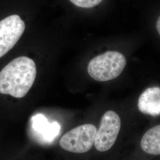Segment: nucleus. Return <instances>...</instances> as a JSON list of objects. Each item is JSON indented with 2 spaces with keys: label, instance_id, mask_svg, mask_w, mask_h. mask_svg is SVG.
I'll list each match as a JSON object with an SVG mask.
<instances>
[{
  "label": "nucleus",
  "instance_id": "1",
  "mask_svg": "<svg viewBox=\"0 0 160 160\" xmlns=\"http://www.w3.org/2000/svg\"><path fill=\"white\" fill-rule=\"evenodd\" d=\"M36 67L26 57L13 59L0 72V93L16 98L24 97L34 83Z\"/></svg>",
  "mask_w": 160,
  "mask_h": 160
},
{
  "label": "nucleus",
  "instance_id": "2",
  "mask_svg": "<svg viewBox=\"0 0 160 160\" xmlns=\"http://www.w3.org/2000/svg\"><path fill=\"white\" fill-rule=\"evenodd\" d=\"M126 64V58L120 52L108 51L92 59L88 65V72L97 81H108L118 77Z\"/></svg>",
  "mask_w": 160,
  "mask_h": 160
},
{
  "label": "nucleus",
  "instance_id": "3",
  "mask_svg": "<svg viewBox=\"0 0 160 160\" xmlns=\"http://www.w3.org/2000/svg\"><path fill=\"white\" fill-rule=\"evenodd\" d=\"M97 129L92 124H84L67 132L61 138L59 145L62 148L73 153H85L92 149Z\"/></svg>",
  "mask_w": 160,
  "mask_h": 160
},
{
  "label": "nucleus",
  "instance_id": "4",
  "mask_svg": "<svg viewBox=\"0 0 160 160\" xmlns=\"http://www.w3.org/2000/svg\"><path fill=\"white\" fill-rule=\"evenodd\" d=\"M121 127V120L113 111L106 112L102 117L94 140V147L100 152L109 150L114 145Z\"/></svg>",
  "mask_w": 160,
  "mask_h": 160
},
{
  "label": "nucleus",
  "instance_id": "5",
  "mask_svg": "<svg viewBox=\"0 0 160 160\" xmlns=\"http://www.w3.org/2000/svg\"><path fill=\"white\" fill-rule=\"evenodd\" d=\"M25 30V24L18 15L6 17L0 22V58L15 46Z\"/></svg>",
  "mask_w": 160,
  "mask_h": 160
},
{
  "label": "nucleus",
  "instance_id": "6",
  "mask_svg": "<svg viewBox=\"0 0 160 160\" xmlns=\"http://www.w3.org/2000/svg\"><path fill=\"white\" fill-rule=\"evenodd\" d=\"M138 106L139 110L144 114L153 116L160 115V87L147 88L139 98Z\"/></svg>",
  "mask_w": 160,
  "mask_h": 160
},
{
  "label": "nucleus",
  "instance_id": "7",
  "mask_svg": "<svg viewBox=\"0 0 160 160\" xmlns=\"http://www.w3.org/2000/svg\"><path fill=\"white\" fill-rule=\"evenodd\" d=\"M32 126L43 140L50 142L57 137L61 126L57 122L49 123L46 117L42 114H38L32 118Z\"/></svg>",
  "mask_w": 160,
  "mask_h": 160
},
{
  "label": "nucleus",
  "instance_id": "8",
  "mask_svg": "<svg viewBox=\"0 0 160 160\" xmlns=\"http://www.w3.org/2000/svg\"><path fill=\"white\" fill-rule=\"evenodd\" d=\"M144 152L151 155H160V125L154 126L144 134L141 141Z\"/></svg>",
  "mask_w": 160,
  "mask_h": 160
},
{
  "label": "nucleus",
  "instance_id": "9",
  "mask_svg": "<svg viewBox=\"0 0 160 160\" xmlns=\"http://www.w3.org/2000/svg\"><path fill=\"white\" fill-rule=\"evenodd\" d=\"M74 5L82 8H92L98 5L103 0H70Z\"/></svg>",
  "mask_w": 160,
  "mask_h": 160
},
{
  "label": "nucleus",
  "instance_id": "10",
  "mask_svg": "<svg viewBox=\"0 0 160 160\" xmlns=\"http://www.w3.org/2000/svg\"><path fill=\"white\" fill-rule=\"evenodd\" d=\"M157 31L158 32V33L160 35V16L157 20Z\"/></svg>",
  "mask_w": 160,
  "mask_h": 160
}]
</instances>
